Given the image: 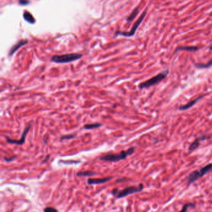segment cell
Returning <instances> with one entry per match:
<instances>
[{"instance_id": "obj_7", "label": "cell", "mask_w": 212, "mask_h": 212, "mask_svg": "<svg viewBox=\"0 0 212 212\" xmlns=\"http://www.w3.org/2000/svg\"><path fill=\"white\" fill-rule=\"evenodd\" d=\"M30 128H31V125H29L27 128H26L23 131L22 136H21V139L19 140H15V139H11L10 138H8V137H6V141L8 143H11V144H18V145H22L23 144H24L25 142V139H26V137L27 136V134L28 133V132L29 131Z\"/></svg>"}, {"instance_id": "obj_15", "label": "cell", "mask_w": 212, "mask_h": 212, "mask_svg": "<svg viewBox=\"0 0 212 212\" xmlns=\"http://www.w3.org/2000/svg\"><path fill=\"white\" fill-rule=\"evenodd\" d=\"M212 66V59L206 63H196L195 67L198 68H206Z\"/></svg>"}, {"instance_id": "obj_21", "label": "cell", "mask_w": 212, "mask_h": 212, "mask_svg": "<svg viewBox=\"0 0 212 212\" xmlns=\"http://www.w3.org/2000/svg\"><path fill=\"white\" fill-rule=\"evenodd\" d=\"M29 3H30V1H26V0H20V1H19V4L21 5H23V6H24V5H27L29 4Z\"/></svg>"}, {"instance_id": "obj_5", "label": "cell", "mask_w": 212, "mask_h": 212, "mask_svg": "<svg viewBox=\"0 0 212 212\" xmlns=\"http://www.w3.org/2000/svg\"><path fill=\"white\" fill-rule=\"evenodd\" d=\"M144 187H143V184H139V186L138 187H134V186H132V187H127L124 189L120 190L119 191L118 189H115L113 190L112 193L113 195H115V196L117 197V198H123L126 197L127 195H129L131 194H133V193H136V192H141L142 190L143 189Z\"/></svg>"}, {"instance_id": "obj_6", "label": "cell", "mask_w": 212, "mask_h": 212, "mask_svg": "<svg viewBox=\"0 0 212 212\" xmlns=\"http://www.w3.org/2000/svg\"><path fill=\"white\" fill-rule=\"evenodd\" d=\"M147 13V11L145 10V11L142 13V14L140 16V17L138 18V19L135 22L134 25L133 26V27L131 29V31L129 32H120V31H117L116 32L115 35L116 36H118V35H120V36H123L125 37H131L133 36V35L135 34L136 32L137 29H138V27L139 26V25L141 24V23H142V21H143L144 18L146 16Z\"/></svg>"}, {"instance_id": "obj_14", "label": "cell", "mask_w": 212, "mask_h": 212, "mask_svg": "<svg viewBox=\"0 0 212 212\" xmlns=\"http://www.w3.org/2000/svg\"><path fill=\"white\" fill-rule=\"evenodd\" d=\"M138 13H139V8H136L133 10V12H132L129 16L127 18V21H133V19L136 18V16L138 15Z\"/></svg>"}, {"instance_id": "obj_20", "label": "cell", "mask_w": 212, "mask_h": 212, "mask_svg": "<svg viewBox=\"0 0 212 212\" xmlns=\"http://www.w3.org/2000/svg\"><path fill=\"white\" fill-rule=\"evenodd\" d=\"M75 135L74 134H70V135H66V136H62L61 139L62 140V139H72L75 137Z\"/></svg>"}, {"instance_id": "obj_8", "label": "cell", "mask_w": 212, "mask_h": 212, "mask_svg": "<svg viewBox=\"0 0 212 212\" xmlns=\"http://www.w3.org/2000/svg\"><path fill=\"white\" fill-rule=\"evenodd\" d=\"M28 43V39L20 40V41H18L16 44H14V46H13L12 47H11V49H10L9 53H8V55H9V56H12L14 54V53L16 52L17 51L18 49H19L20 47H21L22 46H24V45L27 44Z\"/></svg>"}, {"instance_id": "obj_18", "label": "cell", "mask_w": 212, "mask_h": 212, "mask_svg": "<svg viewBox=\"0 0 212 212\" xmlns=\"http://www.w3.org/2000/svg\"><path fill=\"white\" fill-rule=\"evenodd\" d=\"M189 207H195V205L193 204V203H187V204H185L183 205V206L182 208L181 211L179 212H187V211L188 208Z\"/></svg>"}, {"instance_id": "obj_11", "label": "cell", "mask_w": 212, "mask_h": 212, "mask_svg": "<svg viewBox=\"0 0 212 212\" xmlns=\"http://www.w3.org/2000/svg\"><path fill=\"white\" fill-rule=\"evenodd\" d=\"M206 139H207V137H206V136H202V137H200V138H197V139H195V141L192 143V144L190 145L189 147L190 151H193V150L197 149V148L198 147V146L200 145V141H203V140H205Z\"/></svg>"}, {"instance_id": "obj_13", "label": "cell", "mask_w": 212, "mask_h": 212, "mask_svg": "<svg viewBox=\"0 0 212 212\" xmlns=\"http://www.w3.org/2000/svg\"><path fill=\"white\" fill-rule=\"evenodd\" d=\"M23 18L28 23H31V24H34L35 23V19L32 16L31 13L28 12V11H25L23 14Z\"/></svg>"}, {"instance_id": "obj_22", "label": "cell", "mask_w": 212, "mask_h": 212, "mask_svg": "<svg viewBox=\"0 0 212 212\" xmlns=\"http://www.w3.org/2000/svg\"><path fill=\"white\" fill-rule=\"evenodd\" d=\"M14 159V157H13L12 158H7V157H4V160L5 161H6L7 162H10V161H12Z\"/></svg>"}, {"instance_id": "obj_9", "label": "cell", "mask_w": 212, "mask_h": 212, "mask_svg": "<svg viewBox=\"0 0 212 212\" xmlns=\"http://www.w3.org/2000/svg\"><path fill=\"white\" fill-rule=\"evenodd\" d=\"M205 95H202V96H200L197 97V98H195L193 100H192V101H190V102H188V103H187V104H185L184 105H182V106H181L179 108H178V109L180 110H188L190 108H191L192 106H193V105H194L195 103H196L197 101H199L200 99H202L203 96H205Z\"/></svg>"}, {"instance_id": "obj_19", "label": "cell", "mask_w": 212, "mask_h": 212, "mask_svg": "<svg viewBox=\"0 0 212 212\" xmlns=\"http://www.w3.org/2000/svg\"><path fill=\"white\" fill-rule=\"evenodd\" d=\"M44 212H58L56 208L52 207H47L44 210Z\"/></svg>"}, {"instance_id": "obj_23", "label": "cell", "mask_w": 212, "mask_h": 212, "mask_svg": "<svg viewBox=\"0 0 212 212\" xmlns=\"http://www.w3.org/2000/svg\"><path fill=\"white\" fill-rule=\"evenodd\" d=\"M209 49H210V50H212V44H211V45H210V46Z\"/></svg>"}, {"instance_id": "obj_10", "label": "cell", "mask_w": 212, "mask_h": 212, "mask_svg": "<svg viewBox=\"0 0 212 212\" xmlns=\"http://www.w3.org/2000/svg\"><path fill=\"white\" fill-rule=\"evenodd\" d=\"M113 177H106L103 178H89L88 179V184H100V183H103L108 182L110 180L112 179Z\"/></svg>"}, {"instance_id": "obj_3", "label": "cell", "mask_w": 212, "mask_h": 212, "mask_svg": "<svg viewBox=\"0 0 212 212\" xmlns=\"http://www.w3.org/2000/svg\"><path fill=\"white\" fill-rule=\"evenodd\" d=\"M211 171L212 164H209L206 165V166H205L203 167L200 168V169L198 170V171H195L191 173H190V175L187 177V180L188 185L195 182L198 178L202 177L203 176H205V174H206V173L210 172Z\"/></svg>"}, {"instance_id": "obj_16", "label": "cell", "mask_w": 212, "mask_h": 212, "mask_svg": "<svg viewBox=\"0 0 212 212\" xmlns=\"http://www.w3.org/2000/svg\"><path fill=\"white\" fill-rule=\"evenodd\" d=\"M95 172H93L91 171H85V172H79L77 173V176L78 177H90L96 175Z\"/></svg>"}, {"instance_id": "obj_2", "label": "cell", "mask_w": 212, "mask_h": 212, "mask_svg": "<svg viewBox=\"0 0 212 212\" xmlns=\"http://www.w3.org/2000/svg\"><path fill=\"white\" fill-rule=\"evenodd\" d=\"M82 57V55L77 53L66 54L63 55H56L52 57L51 61L57 63H68L77 61Z\"/></svg>"}, {"instance_id": "obj_1", "label": "cell", "mask_w": 212, "mask_h": 212, "mask_svg": "<svg viewBox=\"0 0 212 212\" xmlns=\"http://www.w3.org/2000/svg\"><path fill=\"white\" fill-rule=\"evenodd\" d=\"M134 148L131 147V148L127 149L126 151H123L118 154H107L101 157L100 159L106 161L118 162L124 159L128 156H131V155L134 153Z\"/></svg>"}, {"instance_id": "obj_12", "label": "cell", "mask_w": 212, "mask_h": 212, "mask_svg": "<svg viewBox=\"0 0 212 212\" xmlns=\"http://www.w3.org/2000/svg\"><path fill=\"white\" fill-rule=\"evenodd\" d=\"M198 47L196 46H179L176 49L174 53H176L178 51H198Z\"/></svg>"}, {"instance_id": "obj_4", "label": "cell", "mask_w": 212, "mask_h": 212, "mask_svg": "<svg viewBox=\"0 0 212 212\" xmlns=\"http://www.w3.org/2000/svg\"><path fill=\"white\" fill-rule=\"evenodd\" d=\"M168 73V71L167 70H166L156 75V76L153 77V78H150V79L144 81V82L140 83L139 87V88H141V89H143V88H149L150 86H152L154 85L157 84V83L161 82V81H162L167 76Z\"/></svg>"}, {"instance_id": "obj_17", "label": "cell", "mask_w": 212, "mask_h": 212, "mask_svg": "<svg viewBox=\"0 0 212 212\" xmlns=\"http://www.w3.org/2000/svg\"><path fill=\"white\" fill-rule=\"evenodd\" d=\"M101 123H93V124H86L84 126V128L86 129H94V128H99L101 126Z\"/></svg>"}]
</instances>
